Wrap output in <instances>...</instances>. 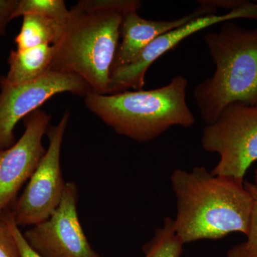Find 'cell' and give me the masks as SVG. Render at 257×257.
Wrapping results in <instances>:
<instances>
[{"instance_id":"obj_1","label":"cell","mask_w":257,"mask_h":257,"mask_svg":"<svg viewBox=\"0 0 257 257\" xmlns=\"http://www.w3.org/2000/svg\"><path fill=\"white\" fill-rule=\"evenodd\" d=\"M139 0H82L69 10L54 45L50 70L77 74L92 92L109 94L110 72L125 13L138 11Z\"/></svg>"},{"instance_id":"obj_2","label":"cell","mask_w":257,"mask_h":257,"mask_svg":"<svg viewBox=\"0 0 257 257\" xmlns=\"http://www.w3.org/2000/svg\"><path fill=\"white\" fill-rule=\"evenodd\" d=\"M176 198V233L184 244L247 235L253 199L244 182L214 175L204 167L177 169L170 177Z\"/></svg>"},{"instance_id":"obj_3","label":"cell","mask_w":257,"mask_h":257,"mask_svg":"<svg viewBox=\"0 0 257 257\" xmlns=\"http://www.w3.org/2000/svg\"><path fill=\"white\" fill-rule=\"evenodd\" d=\"M204 40L215 70L195 87L194 98L209 125L231 103L257 106V28L225 22L219 31L204 34Z\"/></svg>"},{"instance_id":"obj_4","label":"cell","mask_w":257,"mask_h":257,"mask_svg":"<svg viewBox=\"0 0 257 257\" xmlns=\"http://www.w3.org/2000/svg\"><path fill=\"white\" fill-rule=\"evenodd\" d=\"M187 85V79L177 75L167 85L151 90H126L104 95L92 92L84 97V103L116 133L147 143L172 126L188 128L195 124L186 101Z\"/></svg>"},{"instance_id":"obj_5","label":"cell","mask_w":257,"mask_h":257,"mask_svg":"<svg viewBox=\"0 0 257 257\" xmlns=\"http://www.w3.org/2000/svg\"><path fill=\"white\" fill-rule=\"evenodd\" d=\"M204 151L218 154L219 161L211 173L243 182L249 167L257 161V106L229 104L202 137Z\"/></svg>"},{"instance_id":"obj_6","label":"cell","mask_w":257,"mask_h":257,"mask_svg":"<svg viewBox=\"0 0 257 257\" xmlns=\"http://www.w3.org/2000/svg\"><path fill=\"white\" fill-rule=\"evenodd\" d=\"M69 119L67 111L57 125L47 128L46 153L23 194L10 208L19 226H34L47 220L60 204L66 184L61 169V150Z\"/></svg>"},{"instance_id":"obj_7","label":"cell","mask_w":257,"mask_h":257,"mask_svg":"<svg viewBox=\"0 0 257 257\" xmlns=\"http://www.w3.org/2000/svg\"><path fill=\"white\" fill-rule=\"evenodd\" d=\"M63 92L85 97L93 92L77 74L52 70L15 85L0 82V151L16 143L14 130L20 119L39 109L52 96Z\"/></svg>"},{"instance_id":"obj_8","label":"cell","mask_w":257,"mask_h":257,"mask_svg":"<svg viewBox=\"0 0 257 257\" xmlns=\"http://www.w3.org/2000/svg\"><path fill=\"white\" fill-rule=\"evenodd\" d=\"M78 189L66 182L58 207L47 220L34 225L24 237L43 257H101L87 239L77 213Z\"/></svg>"},{"instance_id":"obj_9","label":"cell","mask_w":257,"mask_h":257,"mask_svg":"<svg viewBox=\"0 0 257 257\" xmlns=\"http://www.w3.org/2000/svg\"><path fill=\"white\" fill-rule=\"evenodd\" d=\"M239 18L257 21V3L245 1L239 8L226 14L209 15L198 18L157 37L144 49L133 62L111 69L109 94L124 92L128 89L141 90L145 86L147 69L162 55L175 49L187 37L201 30Z\"/></svg>"},{"instance_id":"obj_10","label":"cell","mask_w":257,"mask_h":257,"mask_svg":"<svg viewBox=\"0 0 257 257\" xmlns=\"http://www.w3.org/2000/svg\"><path fill=\"white\" fill-rule=\"evenodd\" d=\"M52 116L37 109L24 118L25 130L15 145L0 151V214L9 209L30 179L47 150L42 138Z\"/></svg>"},{"instance_id":"obj_11","label":"cell","mask_w":257,"mask_h":257,"mask_svg":"<svg viewBox=\"0 0 257 257\" xmlns=\"http://www.w3.org/2000/svg\"><path fill=\"white\" fill-rule=\"evenodd\" d=\"M197 2L199 8L185 16L173 20H146L141 18L138 11L125 13L121 26L122 40L116 50L111 69L133 62L147 45L161 35L198 18L217 14V10L204 3V0Z\"/></svg>"},{"instance_id":"obj_12","label":"cell","mask_w":257,"mask_h":257,"mask_svg":"<svg viewBox=\"0 0 257 257\" xmlns=\"http://www.w3.org/2000/svg\"><path fill=\"white\" fill-rule=\"evenodd\" d=\"M55 52L54 45L11 51L8 58L9 71L6 76L0 77V82L15 85L38 78L50 70Z\"/></svg>"},{"instance_id":"obj_13","label":"cell","mask_w":257,"mask_h":257,"mask_svg":"<svg viewBox=\"0 0 257 257\" xmlns=\"http://www.w3.org/2000/svg\"><path fill=\"white\" fill-rule=\"evenodd\" d=\"M63 25L53 19L35 15H25L21 30L15 37L17 50L55 45L60 40Z\"/></svg>"},{"instance_id":"obj_14","label":"cell","mask_w":257,"mask_h":257,"mask_svg":"<svg viewBox=\"0 0 257 257\" xmlns=\"http://www.w3.org/2000/svg\"><path fill=\"white\" fill-rule=\"evenodd\" d=\"M184 243L176 233L174 219L167 216L143 247L145 257H181Z\"/></svg>"},{"instance_id":"obj_15","label":"cell","mask_w":257,"mask_h":257,"mask_svg":"<svg viewBox=\"0 0 257 257\" xmlns=\"http://www.w3.org/2000/svg\"><path fill=\"white\" fill-rule=\"evenodd\" d=\"M27 15L45 17L64 25L69 15L63 0H18L12 20Z\"/></svg>"},{"instance_id":"obj_16","label":"cell","mask_w":257,"mask_h":257,"mask_svg":"<svg viewBox=\"0 0 257 257\" xmlns=\"http://www.w3.org/2000/svg\"><path fill=\"white\" fill-rule=\"evenodd\" d=\"M244 185L253 199L247 238L244 242L230 248L227 257H257V186L249 182H245Z\"/></svg>"},{"instance_id":"obj_17","label":"cell","mask_w":257,"mask_h":257,"mask_svg":"<svg viewBox=\"0 0 257 257\" xmlns=\"http://www.w3.org/2000/svg\"><path fill=\"white\" fill-rule=\"evenodd\" d=\"M8 210L0 214V257H21L10 228Z\"/></svg>"},{"instance_id":"obj_18","label":"cell","mask_w":257,"mask_h":257,"mask_svg":"<svg viewBox=\"0 0 257 257\" xmlns=\"http://www.w3.org/2000/svg\"><path fill=\"white\" fill-rule=\"evenodd\" d=\"M8 216H9V222L12 232L14 236L17 243H18L19 250H20L21 257H43L37 253L35 250L29 245L28 241L24 237L23 233L20 231L19 226L15 224L14 219L10 213V209L8 210Z\"/></svg>"},{"instance_id":"obj_19","label":"cell","mask_w":257,"mask_h":257,"mask_svg":"<svg viewBox=\"0 0 257 257\" xmlns=\"http://www.w3.org/2000/svg\"><path fill=\"white\" fill-rule=\"evenodd\" d=\"M18 0H0V37L5 35L7 25L12 20V15Z\"/></svg>"},{"instance_id":"obj_20","label":"cell","mask_w":257,"mask_h":257,"mask_svg":"<svg viewBox=\"0 0 257 257\" xmlns=\"http://www.w3.org/2000/svg\"><path fill=\"white\" fill-rule=\"evenodd\" d=\"M204 3L211 5L216 10L219 8L232 11L236 8H239L245 3V0H204Z\"/></svg>"},{"instance_id":"obj_21","label":"cell","mask_w":257,"mask_h":257,"mask_svg":"<svg viewBox=\"0 0 257 257\" xmlns=\"http://www.w3.org/2000/svg\"><path fill=\"white\" fill-rule=\"evenodd\" d=\"M253 184L257 186V169L256 171H255L254 183Z\"/></svg>"}]
</instances>
